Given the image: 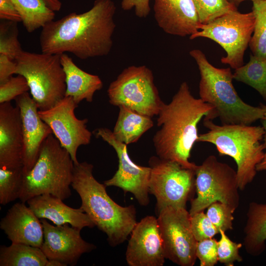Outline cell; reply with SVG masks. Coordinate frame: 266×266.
I'll use <instances>...</instances> for the list:
<instances>
[{
    "label": "cell",
    "instance_id": "6da1fadb",
    "mask_svg": "<svg viewBox=\"0 0 266 266\" xmlns=\"http://www.w3.org/2000/svg\"><path fill=\"white\" fill-rule=\"evenodd\" d=\"M116 10L112 0H95L86 12L49 22L40 33L41 52H68L82 60L107 55L113 46Z\"/></svg>",
    "mask_w": 266,
    "mask_h": 266
},
{
    "label": "cell",
    "instance_id": "7a4b0ae2",
    "mask_svg": "<svg viewBox=\"0 0 266 266\" xmlns=\"http://www.w3.org/2000/svg\"><path fill=\"white\" fill-rule=\"evenodd\" d=\"M213 110L211 105L195 98L183 82L170 102H163L157 115L160 129L153 138L157 156L195 169L197 165L189 159L198 142V124L202 118L210 119Z\"/></svg>",
    "mask_w": 266,
    "mask_h": 266
},
{
    "label": "cell",
    "instance_id": "3957f363",
    "mask_svg": "<svg viewBox=\"0 0 266 266\" xmlns=\"http://www.w3.org/2000/svg\"><path fill=\"white\" fill-rule=\"evenodd\" d=\"M94 166L86 162L74 165L71 187L78 193L80 207L107 236L109 244L118 245L127 239L137 223L133 205L122 206L107 194L106 186L93 174Z\"/></svg>",
    "mask_w": 266,
    "mask_h": 266
},
{
    "label": "cell",
    "instance_id": "277c9868",
    "mask_svg": "<svg viewBox=\"0 0 266 266\" xmlns=\"http://www.w3.org/2000/svg\"><path fill=\"white\" fill-rule=\"evenodd\" d=\"M190 56L197 63L200 74V99L213 107L210 120L218 118L222 125H251L263 118L262 108L245 102L233 84L230 68H218L207 60L199 49H193Z\"/></svg>",
    "mask_w": 266,
    "mask_h": 266
},
{
    "label": "cell",
    "instance_id": "5b68a950",
    "mask_svg": "<svg viewBox=\"0 0 266 266\" xmlns=\"http://www.w3.org/2000/svg\"><path fill=\"white\" fill-rule=\"evenodd\" d=\"M208 131L199 134L198 142L211 143L221 156H228L235 161L239 190H244L251 183L256 166L263 160L264 146L261 143L265 134L263 126L244 124H215L203 119Z\"/></svg>",
    "mask_w": 266,
    "mask_h": 266
},
{
    "label": "cell",
    "instance_id": "8992f818",
    "mask_svg": "<svg viewBox=\"0 0 266 266\" xmlns=\"http://www.w3.org/2000/svg\"><path fill=\"white\" fill-rule=\"evenodd\" d=\"M73 161L68 151L53 134L42 143L33 168L24 173V184L20 198L26 202L36 196L49 194L63 200L71 195Z\"/></svg>",
    "mask_w": 266,
    "mask_h": 266
},
{
    "label": "cell",
    "instance_id": "52a82bcc",
    "mask_svg": "<svg viewBox=\"0 0 266 266\" xmlns=\"http://www.w3.org/2000/svg\"><path fill=\"white\" fill-rule=\"evenodd\" d=\"M15 62V74L26 79L38 110H47L65 97L66 75L61 54L23 51Z\"/></svg>",
    "mask_w": 266,
    "mask_h": 266
},
{
    "label": "cell",
    "instance_id": "ba28073f",
    "mask_svg": "<svg viewBox=\"0 0 266 266\" xmlns=\"http://www.w3.org/2000/svg\"><path fill=\"white\" fill-rule=\"evenodd\" d=\"M195 173L197 197L191 200V216L217 201L234 211L237 209L240 197L236 171L219 161L214 155H210L200 165L197 166Z\"/></svg>",
    "mask_w": 266,
    "mask_h": 266
},
{
    "label": "cell",
    "instance_id": "9c48e42d",
    "mask_svg": "<svg viewBox=\"0 0 266 266\" xmlns=\"http://www.w3.org/2000/svg\"><path fill=\"white\" fill-rule=\"evenodd\" d=\"M109 103L124 106L150 117L158 115L163 101L152 71L145 65L131 66L119 74L107 89Z\"/></svg>",
    "mask_w": 266,
    "mask_h": 266
},
{
    "label": "cell",
    "instance_id": "30bf717a",
    "mask_svg": "<svg viewBox=\"0 0 266 266\" xmlns=\"http://www.w3.org/2000/svg\"><path fill=\"white\" fill-rule=\"evenodd\" d=\"M255 25L252 11L241 13L237 10L223 14L206 24L190 36V39L205 37L219 44L227 53L221 59L233 69L244 65L245 50L249 46Z\"/></svg>",
    "mask_w": 266,
    "mask_h": 266
},
{
    "label": "cell",
    "instance_id": "8fae6325",
    "mask_svg": "<svg viewBox=\"0 0 266 266\" xmlns=\"http://www.w3.org/2000/svg\"><path fill=\"white\" fill-rule=\"evenodd\" d=\"M151 173L149 192L156 199L158 213L166 207L186 208L196 189L195 169L172 161L152 156L149 161Z\"/></svg>",
    "mask_w": 266,
    "mask_h": 266
},
{
    "label": "cell",
    "instance_id": "7c38bea8",
    "mask_svg": "<svg viewBox=\"0 0 266 266\" xmlns=\"http://www.w3.org/2000/svg\"><path fill=\"white\" fill-rule=\"evenodd\" d=\"M158 214L166 258L180 266H193L198 241L191 229L189 211L169 206Z\"/></svg>",
    "mask_w": 266,
    "mask_h": 266
},
{
    "label": "cell",
    "instance_id": "4fadbf2b",
    "mask_svg": "<svg viewBox=\"0 0 266 266\" xmlns=\"http://www.w3.org/2000/svg\"><path fill=\"white\" fill-rule=\"evenodd\" d=\"M78 104L70 97H65L55 105L45 110H38L41 119L52 131L53 135L69 153L74 165L78 148L91 142L92 133L87 129V119H79L74 111Z\"/></svg>",
    "mask_w": 266,
    "mask_h": 266
},
{
    "label": "cell",
    "instance_id": "5bb4252c",
    "mask_svg": "<svg viewBox=\"0 0 266 266\" xmlns=\"http://www.w3.org/2000/svg\"><path fill=\"white\" fill-rule=\"evenodd\" d=\"M93 133L101 138L115 150L118 158V168L110 179L104 181L107 186H115L122 189L125 193L133 195L138 202L142 206L149 203V182L151 173L150 166L135 164L130 158L127 145L117 140L112 131L106 128L96 129Z\"/></svg>",
    "mask_w": 266,
    "mask_h": 266
},
{
    "label": "cell",
    "instance_id": "9a60e30c",
    "mask_svg": "<svg viewBox=\"0 0 266 266\" xmlns=\"http://www.w3.org/2000/svg\"><path fill=\"white\" fill-rule=\"evenodd\" d=\"M40 220L44 232L40 249L48 260L58 261L65 266H73L83 254L96 248L94 244L82 238L81 230L69 224L54 226L45 219Z\"/></svg>",
    "mask_w": 266,
    "mask_h": 266
},
{
    "label": "cell",
    "instance_id": "2e32d148",
    "mask_svg": "<svg viewBox=\"0 0 266 266\" xmlns=\"http://www.w3.org/2000/svg\"><path fill=\"white\" fill-rule=\"evenodd\" d=\"M158 219L147 216L131 233L126 253L130 266H162L166 259Z\"/></svg>",
    "mask_w": 266,
    "mask_h": 266
},
{
    "label": "cell",
    "instance_id": "e0dca14e",
    "mask_svg": "<svg viewBox=\"0 0 266 266\" xmlns=\"http://www.w3.org/2000/svg\"><path fill=\"white\" fill-rule=\"evenodd\" d=\"M20 112L23 137V172L30 171L35 163L44 140L53 132L38 114L36 103L27 92L16 98Z\"/></svg>",
    "mask_w": 266,
    "mask_h": 266
},
{
    "label": "cell",
    "instance_id": "ac0fdd59",
    "mask_svg": "<svg viewBox=\"0 0 266 266\" xmlns=\"http://www.w3.org/2000/svg\"><path fill=\"white\" fill-rule=\"evenodd\" d=\"M153 10L157 25L167 34L190 36L201 24L193 0H154Z\"/></svg>",
    "mask_w": 266,
    "mask_h": 266
},
{
    "label": "cell",
    "instance_id": "d6986e66",
    "mask_svg": "<svg viewBox=\"0 0 266 266\" xmlns=\"http://www.w3.org/2000/svg\"><path fill=\"white\" fill-rule=\"evenodd\" d=\"M23 137L19 107L0 103V167H23Z\"/></svg>",
    "mask_w": 266,
    "mask_h": 266
},
{
    "label": "cell",
    "instance_id": "ffe728a7",
    "mask_svg": "<svg viewBox=\"0 0 266 266\" xmlns=\"http://www.w3.org/2000/svg\"><path fill=\"white\" fill-rule=\"evenodd\" d=\"M39 219L25 202H17L1 219L0 228L12 243L40 248L44 240V232Z\"/></svg>",
    "mask_w": 266,
    "mask_h": 266
},
{
    "label": "cell",
    "instance_id": "44dd1931",
    "mask_svg": "<svg viewBox=\"0 0 266 266\" xmlns=\"http://www.w3.org/2000/svg\"><path fill=\"white\" fill-rule=\"evenodd\" d=\"M27 202L39 219H48L56 226L69 224L81 230L85 227L92 228L95 226L81 208L70 207L62 200L51 194L36 196Z\"/></svg>",
    "mask_w": 266,
    "mask_h": 266
},
{
    "label": "cell",
    "instance_id": "7402d4cb",
    "mask_svg": "<svg viewBox=\"0 0 266 266\" xmlns=\"http://www.w3.org/2000/svg\"><path fill=\"white\" fill-rule=\"evenodd\" d=\"M61 62L66 75L65 97H71L77 104L83 100L92 102L95 93L103 87L100 77L83 70L66 53L61 54Z\"/></svg>",
    "mask_w": 266,
    "mask_h": 266
},
{
    "label": "cell",
    "instance_id": "603a6c76",
    "mask_svg": "<svg viewBox=\"0 0 266 266\" xmlns=\"http://www.w3.org/2000/svg\"><path fill=\"white\" fill-rule=\"evenodd\" d=\"M244 233L246 252L254 257L261 255L266 249V203H249Z\"/></svg>",
    "mask_w": 266,
    "mask_h": 266
},
{
    "label": "cell",
    "instance_id": "cb8c5ba5",
    "mask_svg": "<svg viewBox=\"0 0 266 266\" xmlns=\"http://www.w3.org/2000/svg\"><path fill=\"white\" fill-rule=\"evenodd\" d=\"M119 112L112 133L119 141L127 145L136 142L154 126L152 117L140 114L124 106Z\"/></svg>",
    "mask_w": 266,
    "mask_h": 266
},
{
    "label": "cell",
    "instance_id": "d4e9b609",
    "mask_svg": "<svg viewBox=\"0 0 266 266\" xmlns=\"http://www.w3.org/2000/svg\"><path fill=\"white\" fill-rule=\"evenodd\" d=\"M48 263L38 247L13 243L0 247V266H47Z\"/></svg>",
    "mask_w": 266,
    "mask_h": 266
},
{
    "label": "cell",
    "instance_id": "484cf974",
    "mask_svg": "<svg viewBox=\"0 0 266 266\" xmlns=\"http://www.w3.org/2000/svg\"><path fill=\"white\" fill-rule=\"evenodd\" d=\"M24 27L32 33L54 20L55 13L44 0H11Z\"/></svg>",
    "mask_w": 266,
    "mask_h": 266
},
{
    "label": "cell",
    "instance_id": "4316f807",
    "mask_svg": "<svg viewBox=\"0 0 266 266\" xmlns=\"http://www.w3.org/2000/svg\"><path fill=\"white\" fill-rule=\"evenodd\" d=\"M233 78L253 88L266 100V57L251 54L248 63L235 69Z\"/></svg>",
    "mask_w": 266,
    "mask_h": 266
},
{
    "label": "cell",
    "instance_id": "83f0119b",
    "mask_svg": "<svg viewBox=\"0 0 266 266\" xmlns=\"http://www.w3.org/2000/svg\"><path fill=\"white\" fill-rule=\"evenodd\" d=\"M23 167H0V204L5 205L20 199L23 188Z\"/></svg>",
    "mask_w": 266,
    "mask_h": 266
},
{
    "label": "cell",
    "instance_id": "f1b7e54d",
    "mask_svg": "<svg viewBox=\"0 0 266 266\" xmlns=\"http://www.w3.org/2000/svg\"><path fill=\"white\" fill-rule=\"evenodd\" d=\"M252 2L255 25L249 46L253 55L266 57V0Z\"/></svg>",
    "mask_w": 266,
    "mask_h": 266
},
{
    "label": "cell",
    "instance_id": "f546056e",
    "mask_svg": "<svg viewBox=\"0 0 266 266\" xmlns=\"http://www.w3.org/2000/svg\"><path fill=\"white\" fill-rule=\"evenodd\" d=\"M17 22L6 21L0 24V54L15 60L23 51L18 40Z\"/></svg>",
    "mask_w": 266,
    "mask_h": 266
},
{
    "label": "cell",
    "instance_id": "4dcf8cb0",
    "mask_svg": "<svg viewBox=\"0 0 266 266\" xmlns=\"http://www.w3.org/2000/svg\"><path fill=\"white\" fill-rule=\"evenodd\" d=\"M202 24H207L215 18L237 10V7L227 0H193Z\"/></svg>",
    "mask_w": 266,
    "mask_h": 266
},
{
    "label": "cell",
    "instance_id": "1f68e13d",
    "mask_svg": "<svg viewBox=\"0 0 266 266\" xmlns=\"http://www.w3.org/2000/svg\"><path fill=\"white\" fill-rule=\"evenodd\" d=\"M233 211L227 205L220 202H215L207 208L206 214L213 225L220 232L233 229Z\"/></svg>",
    "mask_w": 266,
    "mask_h": 266
},
{
    "label": "cell",
    "instance_id": "d6a6232c",
    "mask_svg": "<svg viewBox=\"0 0 266 266\" xmlns=\"http://www.w3.org/2000/svg\"><path fill=\"white\" fill-rule=\"evenodd\" d=\"M222 230L219 232L221 237L217 241L218 262L227 266H232L235 262L242 261L239 252L242 244L233 241Z\"/></svg>",
    "mask_w": 266,
    "mask_h": 266
},
{
    "label": "cell",
    "instance_id": "836d02e7",
    "mask_svg": "<svg viewBox=\"0 0 266 266\" xmlns=\"http://www.w3.org/2000/svg\"><path fill=\"white\" fill-rule=\"evenodd\" d=\"M191 226L193 233L198 242L213 238L219 233V231L213 225L203 211L191 216Z\"/></svg>",
    "mask_w": 266,
    "mask_h": 266
},
{
    "label": "cell",
    "instance_id": "e575fe53",
    "mask_svg": "<svg viewBox=\"0 0 266 266\" xmlns=\"http://www.w3.org/2000/svg\"><path fill=\"white\" fill-rule=\"evenodd\" d=\"M30 90L24 77L18 75L0 84V103L10 102Z\"/></svg>",
    "mask_w": 266,
    "mask_h": 266
},
{
    "label": "cell",
    "instance_id": "d590c367",
    "mask_svg": "<svg viewBox=\"0 0 266 266\" xmlns=\"http://www.w3.org/2000/svg\"><path fill=\"white\" fill-rule=\"evenodd\" d=\"M196 256L200 266H214L217 264L218 262L217 241L213 237L198 241Z\"/></svg>",
    "mask_w": 266,
    "mask_h": 266
},
{
    "label": "cell",
    "instance_id": "8d00e7d4",
    "mask_svg": "<svg viewBox=\"0 0 266 266\" xmlns=\"http://www.w3.org/2000/svg\"><path fill=\"white\" fill-rule=\"evenodd\" d=\"M121 5L125 11L134 8L135 15L140 18H146L151 10L150 0H122Z\"/></svg>",
    "mask_w": 266,
    "mask_h": 266
},
{
    "label": "cell",
    "instance_id": "74e56055",
    "mask_svg": "<svg viewBox=\"0 0 266 266\" xmlns=\"http://www.w3.org/2000/svg\"><path fill=\"white\" fill-rule=\"evenodd\" d=\"M0 18L17 23L21 22L20 16L11 0H0Z\"/></svg>",
    "mask_w": 266,
    "mask_h": 266
},
{
    "label": "cell",
    "instance_id": "f35d334b",
    "mask_svg": "<svg viewBox=\"0 0 266 266\" xmlns=\"http://www.w3.org/2000/svg\"><path fill=\"white\" fill-rule=\"evenodd\" d=\"M16 63L7 56L0 54V84H2L15 74Z\"/></svg>",
    "mask_w": 266,
    "mask_h": 266
},
{
    "label": "cell",
    "instance_id": "ab89813d",
    "mask_svg": "<svg viewBox=\"0 0 266 266\" xmlns=\"http://www.w3.org/2000/svg\"><path fill=\"white\" fill-rule=\"evenodd\" d=\"M262 121V126L265 129V134L264 136V146L265 148L264 155L263 160L257 165L256 166L257 171L266 170V120H261Z\"/></svg>",
    "mask_w": 266,
    "mask_h": 266
},
{
    "label": "cell",
    "instance_id": "60d3db41",
    "mask_svg": "<svg viewBox=\"0 0 266 266\" xmlns=\"http://www.w3.org/2000/svg\"><path fill=\"white\" fill-rule=\"evenodd\" d=\"M47 5L54 11H59L62 7V2L59 0H44Z\"/></svg>",
    "mask_w": 266,
    "mask_h": 266
},
{
    "label": "cell",
    "instance_id": "b9f144b4",
    "mask_svg": "<svg viewBox=\"0 0 266 266\" xmlns=\"http://www.w3.org/2000/svg\"><path fill=\"white\" fill-rule=\"evenodd\" d=\"M47 266H65L62 263L56 261V260H48V263Z\"/></svg>",
    "mask_w": 266,
    "mask_h": 266
},
{
    "label": "cell",
    "instance_id": "7bdbcfd3",
    "mask_svg": "<svg viewBox=\"0 0 266 266\" xmlns=\"http://www.w3.org/2000/svg\"><path fill=\"white\" fill-rule=\"evenodd\" d=\"M228 1H229L232 4H233L235 6H238L240 3L242 2L247 0H227ZM252 1H255V0H250Z\"/></svg>",
    "mask_w": 266,
    "mask_h": 266
},
{
    "label": "cell",
    "instance_id": "ee69618b",
    "mask_svg": "<svg viewBox=\"0 0 266 266\" xmlns=\"http://www.w3.org/2000/svg\"><path fill=\"white\" fill-rule=\"evenodd\" d=\"M259 105L263 109V119H266V105H265V104H263L262 103H260Z\"/></svg>",
    "mask_w": 266,
    "mask_h": 266
},
{
    "label": "cell",
    "instance_id": "f6af8a7d",
    "mask_svg": "<svg viewBox=\"0 0 266 266\" xmlns=\"http://www.w3.org/2000/svg\"></svg>",
    "mask_w": 266,
    "mask_h": 266
}]
</instances>
